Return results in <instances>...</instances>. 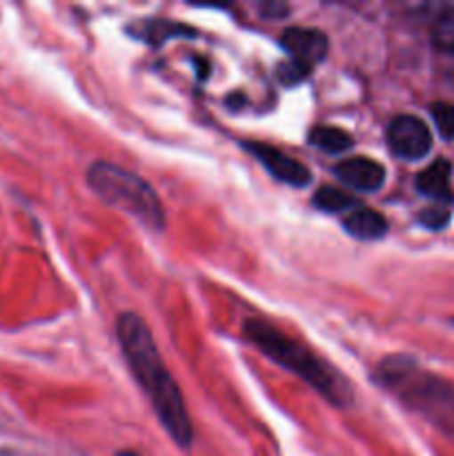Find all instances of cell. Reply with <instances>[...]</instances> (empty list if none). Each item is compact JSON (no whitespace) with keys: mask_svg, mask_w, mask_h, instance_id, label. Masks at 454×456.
I'll return each instance as SVG.
<instances>
[{"mask_svg":"<svg viewBox=\"0 0 454 456\" xmlns=\"http://www.w3.org/2000/svg\"><path fill=\"white\" fill-rule=\"evenodd\" d=\"M116 330H118V343L125 352V359H127L136 381L145 390L147 399L154 405V412L158 414L163 428L181 448H190V444L194 441V430H191V421L187 417L185 401H182L176 381L160 359L150 328L141 316L125 312L118 316Z\"/></svg>","mask_w":454,"mask_h":456,"instance_id":"1","label":"cell"},{"mask_svg":"<svg viewBox=\"0 0 454 456\" xmlns=\"http://www.w3.org/2000/svg\"><path fill=\"white\" fill-rule=\"evenodd\" d=\"M243 330L247 334L249 343H254L258 350L265 352L272 361L283 365L285 370L301 377L307 386L314 387L329 403L338 405V408H347L354 401L350 383L336 370L329 368L325 361L312 354L303 343L292 341V338L285 337L283 332H279L274 325L265 323V321H247Z\"/></svg>","mask_w":454,"mask_h":456,"instance_id":"2","label":"cell"},{"mask_svg":"<svg viewBox=\"0 0 454 456\" xmlns=\"http://www.w3.org/2000/svg\"><path fill=\"white\" fill-rule=\"evenodd\" d=\"M377 379L409 410L426 417L439 430L454 435V383L421 372L403 356L383 361Z\"/></svg>","mask_w":454,"mask_h":456,"instance_id":"3","label":"cell"},{"mask_svg":"<svg viewBox=\"0 0 454 456\" xmlns=\"http://www.w3.org/2000/svg\"><path fill=\"white\" fill-rule=\"evenodd\" d=\"M87 183L105 203L123 209L151 230H163L165 212L150 183L116 165L98 160L89 167Z\"/></svg>","mask_w":454,"mask_h":456,"instance_id":"4","label":"cell"},{"mask_svg":"<svg viewBox=\"0 0 454 456\" xmlns=\"http://www.w3.org/2000/svg\"><path fill=\"white\" fill-rule=\"evenodd\" d=\"M387 145L399 159L418 160L430 151L432 134L421 118L412 114L394 116L387 125Z\"/></svg>","mask_w":454,"mask_h":456,"instance_id":"5","label":"cell"},{"mask_svg":"<svg viewBox=\"0 0 454 456\" xmlns=\"http://www.w3.org/2000/svg\"><path fill=\"white\" fill-rule=\"evenodd\" d=\"M247 151H252L258 159V163L280 183H288L294 187H305L312 181V174L305 165H301L298 160L289 159L288 154H283L276 147L265 145V142H247Z\"/></svg>","mask_w":454,"mask_h":456,"instance_id":"6","label":"cell"},{"mask_svg":"<svg viewBox=\"0 0 454 456\" xmlns=\"http://www.w3.org/2000/svg\"><path fill=\"white\" fill-rule=\"evenodd\" d=\"M280 45L288 49L292 61L301 62V65L310 67L316 65L328 53V36L319 29H310V27H289L280 36Z\"/></svg>","mask_w":454,"mask_h":456,"instance_id":"7","label":"cell"},{"mask_svg":"<svg viewBox=\"0 0 454 456\" xmlns=\"http://www.w3.org/2000/svg\"><path fill=\"white\" fill-rule=\"evenodd\" d=\"M334 174L341 183L359 191H377L385 183V167L365 156L345 159L334 167Z\"/></svg>","mask_w":454,"mask_h":456,"instance_id":"8","label":"cell"},{"mask_svg":"<svg viewBox=\"0 0 454 456\" xmlns=\"http://www.w3.org/2000/svg\"><path fill=\"white\" fill-rule=\"evenodd\" d=\"M450 174H452V165L445 159L434 160L430 167L423 169L417 176V190L423 196L441 200V203H450L452 200V190H450Z\"/></svg>","mask_w":454,"mask_h":456,"instance_id":"9","label":"cell"},{"mask_svg":"<svg viewBox=\"0 0 454 456\" xmlns=\"http://www.w3.org/2000/svg\"><path fill=\"white\" fill-rule=\"evenodd\" d=\"M343 227L350 236L359 240H377L387 234V221L377 212V209L359 208L352 209L343 218Z\"/></svg>","mask_w":454,"mask_h":456,"instance_id":"10","label":"cell"},{"mask_svg":"<svg viewBox=\"0 0 454 456\" xmlns=\"http://www.w3.org/2000/svg\"><path fill=\"white\" fill-rule=\"evenodd\" d=\"M310 142L319 150L328 151V154H341V151L350 150L354 145L352 136L338 127H325V125H316L310 132Z\"/></svg>","mask_w":454,"mask_h":456,"instance_id":"11","label":"cell"},{"mask_svg":"<svg viewBox=\"0 0 454 456\" xmlns=\"http://www.w3.org/2000/svg\"><path fill=\"white\" fill-rule=\"evenodd\" d=\"M314 205L320 209V212L338 214V212H345V209H350L352 212V208L359 205V200L352 199V196L345 194V191L336 190V187L325 185L314 194Z\"/></svg>","mask_w":454,"mask_h":456,"instance_id":"12","label":"cell"},{"mask_svg":"<svg viewBox=\"0 0 454 456\" xmlns=\"http://www.w3.org/2000/svg\"><path fill=\"white\" fill-rule=\"evenodd\" d=\"M432 45L439 52L454 53V4L445 7L432 27Z\"/></svg>","mask_w":454,"mask_h":456,"instance_id":"13","label":"cell"},{"mask_svg":"<svg viewBox=\"0 0 454 456\" xmlns=\"http://www.w3.org/2000/svg\"><path fill=\"white\" fill-rule=\"evenodd\" d=\"M430 111L441 136L445 141H454V105H450V102H434Z\"/></svg>","mask_w":454,"mask_h":456,"instance_id":"14","label":"cell"},{"mask_svg":"<svg viewBox=\"0 0 454 456\" xmlns=\"http://www.w3.org/2000/svg\"><path fill=\"white\" fill-rule=\"evenodd\" d=\"M307 74H310V67L301 65V62L296 61L283 62V65H279V69H276V78H279L283 85H288V87L305 80Z\"/></svg>","mask_w":454,"mask_h":456,"instance_id":"15","label":"cell"},{"mask_svg":"<svg viewBox=\"0 0 454 456\" xmlns=\"http://www.w3.org/2000/svg\"><path fill=\"white\" fill-rule=\"evenodd\" d=\"M418 223H421L423 227H427V230L439 232L450 223V212L443 205H434V208H427L418 214Z\"/></svg>","mask_w":454,"mask_h":456,"instance_id":"16","label":"cell"},{"mask_svg":"<svg viewBox=\"0 0 454 456\" xmlns=\"http://www.w3.org/2000/svg\"><path fill=\"white\" fill-rule=\"evenodd\" d=\"M118 456H141V454H136V452H120Z\"/></svg>","mask_w":454,"mask_h":456,"instance_id":"17","label":"cell"}]
</instances>
